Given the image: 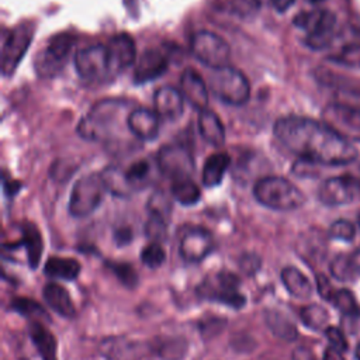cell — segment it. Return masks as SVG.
Returning <instances> with one entry per match:
<instances>
[{
  "mask_svg": "<svg viewBox=\"0 0 360 360\" xmlns=\"http://www.w3.org/2000/svg\"><path fill=\"white\" fill-rule=\"evenodd\" d=\"M107 49L110 53L112 73H120L121 70L129 68L135 62L136 48L134 38L127 32L115 34L110 38L107 44Z\"/></svg>",
  "mask_w": 360,
  "mask_h": 360,
  "instance_id": "19",
  "label": "cell"
},
{
  "mask_svg": "<svg viewBox=\"0 0 360 360\" xmlns=\"http://www.w3.org/2000/svg\"><path fill=\"white\" fill-rule=\"evenodd\" d=\"M190 48L193 55L205 66L212 69H219L228 66L231 58V48L215 32L201 30L193 34L190 41Z\"/></svg>",
  "mask_w": 360,
  "mask_h": 360,
  "instance_id": "11",
  "label": "cell"
},
{
  "mask_svg": "<svg viewBox=\"0 0 360 360\" xmlns=\"http://www.w3.org/2000/svg\"><path fill=\"white\" fill-rule=\"evenodd\" d=\"M329 236L332 239L350 242L356 236V228L354 225L347 219H338L329 226Z\"/></svg>",
  "mask_w": 360,
  "mask_h": 360,
  "instance_id": "39",
  "label": "cell"
},
{
  "mask_svg": "<svg viewBox=\"0 0 360 360\" xmlns=\"http://www.w3.org/2000/svg\"><path fill=\"white\" fill-rule=\"evenodd\" d=\"M127 128L139 141H153L159 134V115L149 108H134L127 115Z\"/></svg>",
  "mask_w": 360,
  "mask_h": 360,
  "instance_id": "18",
  "label": "cell"
},
{
  "mask_svg": "<svg viewBox=\"0 0 360 360\" xmlns=\"http://www.w3.org/2000/svg\"><path fill=\"white\" fill-rule=\"evenodd\" d=\"M169 68L167 56L159 49H145L135 63L134 82L142 84L160 77Z\"/></svg>",
  "mask_w": 360,
  "mask_h": 360,
  "instance_id": "17",
  "label": "cell"
},
{
  "mask_svg": "<svg viewBox=\"0 0 360 360\" xmlns=\"http://www.w3.org/2000/svg\"><path fill=\"white\" fill-rule=\"evenodd\" d=\"M183 94L180 90L172 86H162L155 91L153 105L160 118L176 121L183 114Z\"/></svg>",
  "mask_w": 360,
  "mask_h": 360,
  "instance_id": "21",
  "label": "cell"
},
{
  "mask_svg": "<svg viewBox=\"0 0 360 360\" xmlns=\"http://www.w3.org/2000/svg\"><path fill=\"white\" fill-rule=\"evenodd\" d=\"M158 170L172 181L191 179L194 162L190 152L180 145H165L156 155Z\"/></svg>",
  "mask_w": 360,
  "mask_h": 360,
  "instance_id": "14",
  "label": "cell"
},
{
  "mask_svg": "<svg viewBox=\"0 0 360 360\" xmlns=\"http://www.w3.org/2000/svg\"><path fill=\"white\" fill-rule=\"evenodd\" d=\"M200 297L217 301L232 308H242L246 302L245 295L239 290V278L231 271H217L208 274L197 287Z\"/></svg>",
  "mask_w": 360,
  "mask_h": 360,
  "instance_id": "7",
  "label": "cell"
},
{
  "mask_svg": "<svg viewBox=\"0 0 360 360\" xmlns=\"http://www.w3.org/2000/svg\"><path fill=\"white\" fill-rule=\"evenodd\" d=\"M349 256H350V262H352L354 270L357 271V274H360V248L356 249L354 252H352Z\"/></svg>",
  "mask_w": 360,
  "mask_h": 360,
  "instance_id": "50",
  "label": "cell"
},
{
  "mask_svg": "<svg viewBox=\"0 0 360 360\" xmlns=\"http://www.w3.org/2000/svg\"><path fill=\"white\" fill-rule=\"evenodd\" d=\"M145 233L149 239H152V242H159L160 243L166 239L167 222L160 219V218L149 217V219L145 224Z\"/></svg>",
  "mask_w": 360,
  "mask_h": 360,
  "instance_id": "40",
  "label": "cell"
},
{
  "mask_svg": "<svg viewBox=\"0 0 360 360\" xmlns=\"http://www.w3.org/2000/svg\"><path fill=\"white\" fill-rule=\"evenodd\" d=\"M125 110L122 100H101L96 103L77 125V134L89 141H105L112 136Z\"/></svg>",
  "mask_w": 360,
  "mask_h": 360,
  "instance_id": "3",
  "label": "cell"
},
{
  "mask_svg": "<svg viewBox=\"0 0 360 360\" xmlns=\"http://www.w3.org/2000/svg\"><path fill=\"white\" fill-rule=\"evenodd\" d=\"M75 68L77 75L89 83H101L112 77V68L107 45L94 44L76 52Z\"/></svg>",
  "mask_w": 360,
  "mask_h": 360,
  "instance_id": "9",
  "label": "cell"
},
{
  "mask_svg": "<svg viewBox=\"0 0 360 360\" xmlns=\"http://www.w3.org/2000/svg\"><path fill=\"white\" fill-rule=\"evenodd\" d=\"M322 360H345V357H343V354L339 350H336L332 346H329V347L325 349Z\"/></svg>",
  "mask_w": 360,
  "mask_h": 360,
  "instance_id": "47",
  "label": "cell"
},
{
  "mask_svg": "<svg viewBox=\"0 0 360 360\" xmlns=\"http://www.w3.org/2000/svg\"><path fill=\"white\" fill-rule=\"evenodd\" d=\"M21 360H25V359H21Z\"/></svg>",
  "mask_w": 360,
  "mask_h": 360,
  "instance_id": "54",
  "label": "cell"
},
{
  "mask_svg": "<svg viewBox=\"0 0 360 360\" xmlns=\"http://www.w3.org/2000/svg\"><path fill=\"white\" fill-rule=\"evenodd\" d=\"M30 338L35 345L42 360H58L56 356V338L53 333L39 321H31L28 326Z\"/></svg>",
  "mask_w": 360,
  "mask_h": 360,
  "instance_id": "23",
  "label": "cell"
},
{
  "mask_svg": "<svg viewBox=\"0 0 360 360\" xmlns=\"http://www.w3.org/2000/svg\"><path fill=\"white\" fill-rule=\"evenodd\" d=\"M214 250V236L202 226L187 228L179 243L180 256L188 263H198L204 260Z\"/></svg>",
  "mask_w": 360,
  "mask_h": 360,
  "instance_id": "16",
  "label": "cell"
},
{
  "mask_svg": "<svg viewBox=\"0 0 360 360\" xmlns=\"http://www.w3.org/2000/svg\"><path fill=\"white\" fill-rule=\"evenodd\" d=\"M269 1H270V0H269ZM235 3H236V6H239L243 11L250 13V11H257V10L263 6L264 0H235Z\"/></svg>",
  "mask_w": 360,
  "mask_h": 360,
  "instance_id": "45",
  "label": "cell"
},
{
  "mask_svg": "<svg viewBox=\"0 0 360 360\" xmlns=\"http://www.w3.org/2000/svg\"><path fill=\"white\" fill-rule=\"evenodd\" d=\"M253 195L262 205L276 211H292L304 205L305 194L290 180L266 176L253 186Z\"/></svg>",
  "mask_w": 360,
  "mask_h": 360,
  "instance_id": "2",
  "label": "cell"
},
{
  "mask_svg": "<svg viewBox=\"0 0 360 360\" xmlns=\"http://www.w3.org/2000/svg\"><path fill=\"white\" fill-rule=\"evenodd\" d=\"M294 25L305 31L304 44L314 49L322 51L330 46L336 28V17L328 8H314L309 11L298 13Z\"/></svg>",
  "mask_w": 360,
  "mask_h": 360,
  "instance_id": "4",
  "label": "cell"
},
{
  "mask_svg": "<svg viewBox=\"0 0 360 360\" xmlns=\"http://www.w3.org/2000/svg\"><path fill=\"white\" fill-rule=\"evenodd\" d=\"M292 357H294V360H314V356H312V353H311L309 350L304 349V347H300V349H297V350L294 352Z\"/></svg>",
  "mask_w": 360,
  "mask_h": 360,
  "instance_id": "49",
  "label": "cell"
},
{
  "mask_svg": "<svg viewBox=\"0 0 360 360\" xmlns=\"http://www.w3.org/2000/svg\"><path fill=\"white\" fill-rule=\"evenodd\" d=\"M107 190L101 173H89L82 176L72 187L69 198V212L75 218L89 217L101 204Z\"/></svg>",
  "mask_w": 360,
  "mask_h": 360,
  "instance_id": "6",
  "label": "cell"
},
{
  "mask_svg": "<svg viewBox=\"0 0 360 360\" xmlns=\"http://www.w3.org/2000/svg\"><path fill=\"white\" fill-rule=\"evenodd\" d=\"M301 321L304 322L305 326H308L314 330H321V329L328 328L329 314L323 307L312 304V305H307L301 309Z\"/></svg>",
  "mask_w": 360,
  "mask_h": 360,
  "instance_id": "32",
  "label": "cell"
},
{
  "mask_svg": "<svg viewBox=\"0 0 360 360\" xmlns=\"http://www.w3.org/2000/svg\"><path fill=\"white\" fill-rule=\"evenodd\" d=\"M110 267L124 285H127L129 288L136 285L138 274H136V271L134 270V267L131 264H128V263H111Z\"/></svg>",
  "mask_w": 360,
  "mask_h": 360,
  "instance_id": "41",
  "label": "cell"
},
{
  "mask_svg": "<svg viewBox=\"0 0 360 360\" xmlns=\"http://www.w3.org/2000/svg\"><path fill=\"white\" fill-rule=\"evenodd\" d=\"M266 323H267L269 329L280 339L291 342V340L297 339V336H298V330H297L295 325L280 312H276V311L267 312Z\"/></svg>",
  "mask_w": 360,
  "mask_h": 360,
  "instance_id": "29",
  "label": "cell"
},
{
  "mask_svg": "<svg viewBox=\"0 0 360 360\" xmlns=\"http://www.w3.org/2000/svg\"><path fill=\"white\" fill-rule=\"evenodd\" d=\"M330 59L350 68H360V41H350L345 44L336 55L330 56Z\"/></svg>",
  "mask_w": 360,
  "mask_h": 360,
  "instance_id": "36",
  "label": "cell"
},
{
  "mask_svg": "<svg viewBox=\"0 0 360 360\" xmlns=\"http://www.w3.org/2000/svg\"><path fill=\"white\" fill-rule=\"evenodd\" d=\"M34 31V25L28 21H24L10 28L7 34H4L1 45V72L4 76L13 75L20 65L31 44Z\"/></svg>",
  "mask_w": 360,
  "mask_h": 360,
  "instance_id": "12",
  "label": "cell"
},
{
  "mask_svg": "<svg viewBox=\"0 0 360 360\" xmlns=\"http://www.w3.org/2000/svg\"><path fill=\"white\" fill-rule=\"evenodd\" d=\"M42 295L45 302L60 316L63 318H73L76 315V308L73 300L68 290L56 283H48L44 290Z\"/></svg>",
  "mask_w": 360,
  "mask_h": 360,
  "instance_id": "22",
  "label": "cell"
},
{
  "mask_svg": "<svg viewBox=\"0 0 360 360\" xmlns=\"http://www.w3.org/2000/svg\"><path fill=\"white\" fill-rule=\"evenodd\" d=\"M10 307L14 311H17L18 314L30 318L31 321H39V322L49 321V316H48L46 311L38 302H35V301H32L30 298H25V297L14 298L10 302Z\"/></svg>",
  "mask_w": 360,
  "mask_h": 360,
  "instance_id": "31",
  "label": "cell"
},
{
  "mask_svg": "<svg viewBox=\"0 0 360 360\" xmlns=\"http://www.w3.org/2000/svg\"><path fill=\"white\" fill-rule=\"evenodd\" d=\"M354 357H356L357 360H360V343L357 345V347H356V350H354Z\"/></svg>",
  "mask_w": 360,
  "mask_h": 360,
  "instance_id": "51",
  "label": "cell"
},
{
  "mask_svg": "<svg viewBox=\"0 0 360 360\" xmlns=\"http://www.w3.org/2000/svg\"><path fill=\"white\" fill-rule=\"evenodd\" d=\"M360 197V176L340 174L326 179L318 188V198L322 204L338 207L350 204Z\"/></svg>",
  "mask_w": 360,
  "mask_h": 360,
  "instance_id": "13",
  "label": "cell"
},
{
  "mask_svg": "<svg viewBox=\"0 0 360 360\" xmlns=\"http://www.w3.org/2000/svg\"><path fill=\"white\" fill-rule=\"evenodd\" d=\"M170 191L173 198L183 205H194L200 201L201 197L200 187L191 179L172 181Z\"/></svg>",
  "mask_w": 360,
  "mask_h": 360,
  "instance_id": "30",
  "label": "cell"
},
{
  "mask_svg": "<svg viewBox=\"0 0 360 360\" xmlns=\"http://www.w3.org/2000/svg\"><path fill=\"white\" fill-rule=\"evenodd\" d=\"M316 288H318V294L326 301H332L336 292L332 287V283L325 274H316Z\"/></svg>",
  "mask_w": 360,
  "mask_h": 360,
  "instance_id": "43",
  "label": "cell"
},
{
  "mask_svg": "<svg viewBox=\"0 0 360 360\" xmlns=\"http://www.w3.org/2000/svg\"><path fill=\"white\" fill-rule=\"evenodd\" d=\"M45 274L59 280H75L80 273V263L73 257L51 256L45 263Z\"/></svg>",
  "mask_w": 360,
  "mask_h": 360,
  "instance_id": "27",
  "label": "cell"
},
{
  "mask_svg": "<svg viewBox=\"0 0 360 360\" xmlns=\"http://www.w3.org/2000/svg\"><path fill=\"white\" fill-rule=\"evenodd\" d=\"M259 266H260V259L255 255H250V253L245 255L240 260V267L246 273H253Z\"/></svg>",
  "mask_w": 360,
  "mask_h": 360,
  "instance_id": "44",
  "label": "cell"
},
{
  "mask_svg": "<svg viewBox=\"0 0 360 360\" xmlns=\"http://www.w3.org/2000/svg\"><path fill=\"white\" fill-rule=\"evenodd\" d=\"M141 260L149 269H158L165 263L166 252L159 242H150L142 249Z\"/></svg>",
  "mask_w": 360,
  "mask_h": 360,
  "instance_id": "37",
  "label": "cell"
},
{
  "mask_svg": "<svg viewBox=\"0 0 360 360\" xmlns=\"http://www.w3.org/2000/svg\"><path fill=\"white\" fill-rule=\"evenodd\" d=\"M212 94L225 104L243 105L250 97V84L246 76L232 66L214 69L208 77Z\"/></svg>",
  "mask_w": 360,
  "mask_h": 360,
  "instance_id": "5",
  "label": "cell"
},
{
  "mask_svg": "<svg viewBox=\"0 0 360 360\" xmlns=\"http://www.w3.org/2000/svg\"><path fill=\"white\" fill-rule=\"evenodd\" d=\"M22 245L27 250L28 263L31 269H35L41 260L42 255V238L39 231L32 224L22 225Z\"/></svg>",
  "mask_w": 360,
  "mask_h": 360,
  "instance_id": "28",
  "label": "cell"
},
{
  "mask_svg": "<svg viewBox=\"0 0 360 360\" xmlns=\"http://www.w3.org/2000/svg\"><path fill=\"white\" fill-rule=\"evenodd\" d=\"M198 129L201 136L212 146H221L225 142V128L219 117L208 108L198 112Z\"/></svg>",
  "mask_w": 360,
  "mask_h": 360,
  "instance_id": "24",
  "label": "cell"
},
{
  "mask_svg": "<svg viewBox=\"0 0 360 360\" xmlns=\"http://www.w3.org/2000/svg\"><path fill=\"white\" fill-rule=\"evenodd\" d=\"M333 305L336 307V309H339L342 314L345 315H359L360 314V308L356 302V298L353 297V294L349 290H338L332 298Z\"/></svg>",
  "mask_w": 360,
  "mask_h": 360,
  "instance_id": "38",
  "label": "cell"
},
{
  "mask_svg": "<svg viewBox=\"0 0 360 360\" xmlns=\"http://www.w3.org/2000/svg\"><path fill=\"white\" fill-rule=\"evenodd\" d=\"M114 239L118 245H125L128 242H131L132 239V232L129 228H120L115 231V235H114Z\"/></svg>",
  "mask_w": 360,
  "mask_h": 360,
  "instance_id": "46",
  "label": "cell"
},
{
  "mask_svg": "<svg viewBox=\"0 0 360 360\" xmlns=\"http://www.w3.org/2000/svg\"><path fill=\"white\" fill-rule=\"evenodd\" d=\"M146 208L149 211V217L160 218V219L169 222L170 212H172V201L166 193H163L160 190L155 191L149 197Z\"/></svg>",
  "mask_w": 360,
  "mask_h": 360,
  "instance_id": "33",
  "label": "cell"
},
{
  "mask_svg": "<svg viewBox=\"0 0 360 360\" xmlns=\"http://www.w3.org/2000/svg\"><path fill=\"white\" fill-rule=\"evenodd\" d=\"M329 269H330V274L339 281H350L359 276L350 262L349 255L335 256V259L330 262Z\"/></svg>",
  "mask_w": 360,
  "mask_h": 360,
  "instance_id": "35",
  "label": "cell"
},
{
  "mask_svg": "<svg viewBox=\"0 0 360 360\" xmlns=\"http://www.w3.org/2000/svg\"><path fill=\"white\" fill-rule=\"evenodd\" d=\"M76 44V35L70 31H62L49 38L46 45L38 52L34 68L41 77H53L58 75Z\"/></svg>",
  "mask_w": 360,
  "mask_h": 360,
  "instance_id": "8",
  "label": "cell"
},
{
  "mask_svg": "<svg viewBox=\"0 0 360 360\" xmlns=\"http://www.w3.org/2000/svg\"><path fill=\"white\" fill-rule=\"evenodd\" d=\"M307 1H309V3H312V4H318V3H321V1H323V0H307Z\"/></svg>",
  "mask_w": 360,
  "mask_h": 360,
  "instance_id": "52",
  "label": "cell"
},
{
  "mask_svg": "<svg viewBox=\"0 0 360 360\" xmlns=\"http://www.w3.org/2000/svg\"><path fill=\"white\" fill-rule=\"evenodd\" d=\"M229 163H231V156L226 152H217L210 155L202 167V174H201L202 184L208 188L218 186L222 181L224 174L229 167Z\"/></svg>",
  "mask_w": 360,
  "mask_h": 360,
  "instance_id": "25",
  "label": "cell"
},
{
  "mask_svg": "<svg viewBox=\"0 0 360 360\" xmlns=\"http://www.w3.org/2000/svg\"><path fill=\"white\" fill-rule=\"evenodd\" d=\"M281 281L287 291L297 298H308L312 294V284L308 277L297 267L287 266L280 273Z\"/></svg>",
  "mask_w": 360,
  "mask_h": 360,
  "instance_id": "26",
  "label": "cell"
},
{
  "mask_svg": "<svg viewBox=\"0 0 360 360\" xmlns=\"http://www.w3.org/2000/svg\"><path fill=\"white\" fill-rule=\"evenodd\" d=\"M187 343L183 339H167L156 342L155 352L162 360H181L186 354Z\"/></svg>",
  "mask_w": 360,
  "mask_h": 360,
  "instance_id": "34",
  "label": "cell"
},
{
  "mask_svg": "<svg viewBox=\"0 0 360 360\" xmlns=\"http://www.w3.org/2000/svg\"><path fill=\"white\" fill-rule=\"evenodd\" d=\"M295 0H270L271 6L278 11V13H283V11H287L292 4H294Z\"/></svg>",
  "mask_w": 360,
  "mask_h": 360,
  "instance_id": "48",
  "label": "cell"
},
{
  "mask_svg": "<svg viewBox=\"0 0 360 360\" xmlns=\"http://www.w3.org/2000/svg\"><path fill=\"white\" fill-rule=\"evenodd\" d=\"M322 121L347 141L360 142V110L338 103L328 104L322 111Z\"/></svg>",
  "mask_w": 360,
  "mask_h": 360,
  "instance_id": "15",
  "label": "cell"
},
{
  "mask_svg": "<svg viewBox=\"0 0 360 360\" xmlns=\"http://www.w3.org/2000/svg\"><path fill=\"white\" fill-rule=\"evenodd\" d=\"M273 134L304 163L342 166L357 159V150L352 142L323 121L287 115L276 121Z\"/></svg>",
  "mask_w": 360,
  "mask_h": 360,
  "instance_id": "1",
  "label": "cell"
},
{
  "mask_svg": "<svg viewBox=\"0 0 360 360\" xmlns=\"http://www.w3.org/2000/svg\"><path fill=\"white\" fill-rule=\"evenodd\" d=\"M180 91L183 97L198 111L208 107V89L197 70L187 68L180 76Z\"/></svg>",
  "mask_w": 360,
  "mask_h": 360,
  "instance_id": "20",
  "label": "cell"
},
{
  "mask_svg": "<svg viewBox=\"0 0 360 360\" xmlns=\"http://www.w3.org/2000/svg\"><path fill=\"white\" fill-rule=\"evenodd\" d=\"M325 335L330 343V346L336 350H339L340 353L346 352L347 347H349V343H347V339L345 338L343 332L339 329V328H335V326H328L325 329Z\"/></svg>",
  "mask_w": 360,
  "mask_h": 360,
  "instance_id": "42",
  "label": "cell"
},
{
  "mask_svg": "<svg viewBox=\"0 0 360 360\" xmlns=\"http://www.w3.org/2000/svg\"><path fill=\"white\" fill-rule=\"evenodd\" d=\"M357 225H359V228H360V215H359V218H357Z\"/></svg>",
  "mask_w": 360,
  "mask_h": 360,
  "instance_id": "53",
  "label": "cell"
},
{
  "mask_svg": "<svg viewBox=\"0 0 360 360\" xmlns=\"http://www.w3.org/2000/svg\"><path fill=\"white\" fill-rule=\"evenodd\" d=\"M314 77L332 93L333 103L360 110V79L340 75L323 66L314 70Z\"/></svg>",
  "mask_w": 360,
  "mask_h": 360,
  "instance_id": "10",
  "label": "cell"
}]
</instances>
